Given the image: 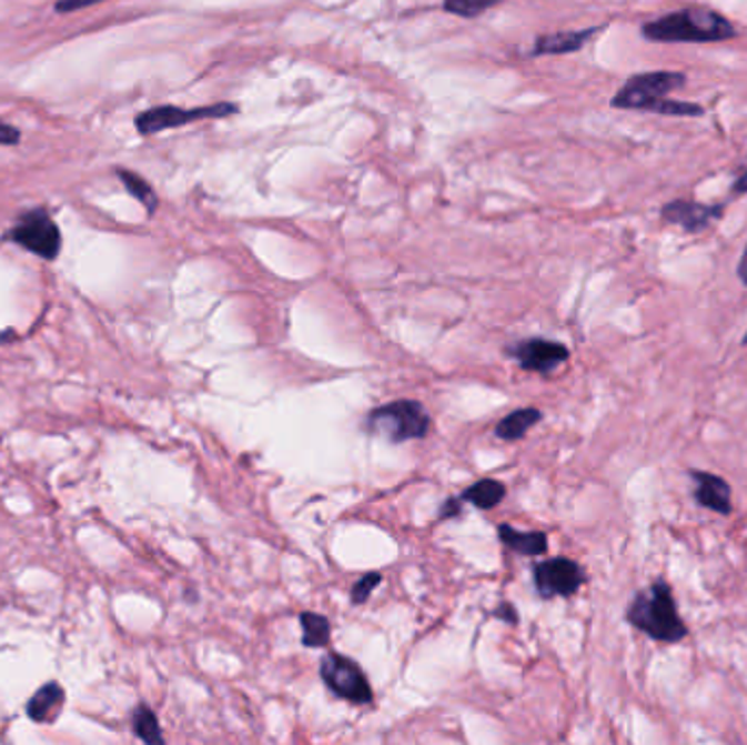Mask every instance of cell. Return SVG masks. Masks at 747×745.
Listing matches in <instances>:
<instances>
[{"label":"cell","instance_id":"1","mask_svg":"<svg viewBox=\"0 0 747 745\" xmlns=\"http://www.w3.org/2000/svg\"><path fill=\"white\" fill-rule=\"evenodd\" d=\"M640 33L645 40L663 44H708L735 38L737 29L726 16L715 9L686 7L645 22Z\"/></svg>","mask_w":747,"mask_h":745},{"label":"cell","instance_id":"2","mask_svg":"<svg viewBox=\"0 0 747 745\" xmlns=\"http://www.w3.org/2000/svg\"><path fill=\"white\" fill-rule=\"evenodd\" d=\"M625 618L632 627L660 643H679L688 634L676 608L672 586L663 580L654 582L649 591H640L634 597L625 612Z\"/></svg>","mask_w":747,"mask_h":745},{"label":"cell","instance_id":"3","mask_svg":"<svg viewBox=\"0 0 747 745\" xmlns=\"http://www.w3.org/2000/svg\"><path fill=\"white\" fill-rule=\"evenodd\" d=\"M431 417L426 409L415 401H396L378 406L367 415V431L394 444L426 437Z\"/></svg>","mask_w":747,"mask_h":745},{"label":"cell","instance_id":"4","mask_svg":"<svg viewBox=\"0 0 747 745\" xmlns=\"http://www.w3.org/2000/svg\"><path fill=\"white\" fill-rule=\"evenodd\" d=\"M684 83H686V74L676 72V70H654V72L634 74L612 97V108L654 112V108L663 99H667V94H672Z\"/></svg>","mask_w":747,"mask_h":745},{"label":"cell","instance_id":"5","mask_svg":"<svg viewBox=\"0 0 747 745\" xmlns=\"http://www.w3.org/2000/svg\"><path fill=\"white\" fill-rule=\"evenodd\" d=\"M9 241L22 245L44 261H55L62 250V234L47 210H29L7 234Z\"/></svg>","mask_w":747,"mask_h":745},{"label":"cell","instance_id":"6","mask_svg":"<svg viewBox=\"0 0 747 745\" xmlns=\"http://www.w3.org/2000/svg\"><path fill=\"white\" fill-rule=\"evenodd\" d=\"M239 112L236 103H212V105H204V108H178V105H158L151 108L142 114H138L134 125H137L138 134L151 135L166 132V130H175V128H184L193 121H202V119H225Z\"/></svg>","mask_w":747,"mask_h":745},{"label":"cell","instance_id":"7","mask_svg":"<svg viewBox=\"0 0 747 745\" xmlns=\"http://www.w3.org/2000/svg\"><path fill=\"white\" fill-rule=\"evenodd\" d=\"M322 679L326 686L347 702L354 704H370L372 702V686L363 670L352 663L350 658L340 656V654H329L322 665H320Z\"/></svg>","mask_w":747,"mask_h":745},{"label":"cell","instance_id":"8","mask_svg":"<svg viewBox=\"0 0 747 745\" xmlns=\"http://www.w3.org/2000/svg\"><path fill=\"white\" fill-rule=\"evenodd\" d=\"M534 582H536V591L544 600L571 597L582 588V584L586 582V575L577 562L568 557H553L536 566Z\"/></svg>","mask_w":747,"mask_h":745},{"label":"cell","instance_id":"9","mask_svg":"<svg viewBox=\"0 0 747 745\" xmlns=\"http://www.w3.org/2000/svg\"><path fill=\"white\" fill-rule=\"evenodd\" d=\"M509 352H512V356H516V361L523 370L538 372V374H551L571 354L566 345L541 338L523 339Z\"/></svg>","mask_w":747,"mask_h":745},{"label":"cell","instance_id":"10","mask_svg":"<svg viewBox=\"0 0 747 745\" xmlns=\"http://www.w3.org/2000/svg\"><path fill=\"white\" fill-rule=\"evenodd\" d=\"M721 212H724V205H706V203L676 200V202L663 205L660 217L667 223L679 225L686 232H701L713 221H717L721 217Z\"/></svg>","mask_w":747,"mask_h":745},{"label":"cell","instance_id":"11","mask_svg":"<svg viewBox=\"0 0 747 745\" xmlns=\"http://www.w3.org/2000/svg\"><path fill=\"white\" fill-rule=\"evenodd\" d=\"M690 476L695 481V501L697 505L713 510L721 516L733 514V487L726 483V479L704 471H690Z\"/></svg>","mask_w":747,"mask_h":745},{"label":"cell","instance_id":"12","mask_svg":"<svg viewBox=\"0 0 747 745\" xmlns=\"http://www.w3.org/2000/svg\"><path fill=\"white\" fill-rule=\"evenodd\" d=\"M599 29H584V31H562V33H548L541 36L534 44L532 56H566L584 49V44L597 33Z\"/></svg>","mask_w":747,"mask_h":745},{"label":"cell","instance_id":"13","mask_svg":"<svg viewBox=\"0 0 747 745\" xmlns=\"http://www.w3.org/2000/svg\"><path fill=\"white\" fill-rule=\"evenodd\" d=\"M64 704V691L60 684L42 686L27 704V713L36 722H51Z\"/></svg>","mask_w":747,"mask_h":745},{"label":"cell","instance_id":"14","mask_svg":"<svg viewBox=\"0 0 747 745\" xmlns=\"http://www.w3.org/2000/svg\"><path fill=\"white\" fill-rule=\"evenodd\" d=\"M541 420H543V413H541L538 409H532V406H527V409H518V411L509 413L507 417H503V420L496 424V435H498L501 440H507V442H512V440H521V437H525L527 431H529L534 424H538Z\"/></svg>","mask_w":747,"mask_h":745},{"label":"cell","instance_id":"15","mask_svg":"<svg viewBox=\"0 0 747 745\" xmlns=\"http://www.w3.org/2000/svg\"><path fill=\"white\" fill-rule=\"evenodd\" d=\"M498 536L509 548H514L521 555H541L548 548V541L543 532H518L509 525H501Z\"/></svg>","mask_w":747,"mask_h":745},{"label":"cell","instance_id":"16","mask_svg":"<svg viewBox=\"0 0 747 745\" xmlns=\"http://www.w3.org/2000/svg\"><path fill=\"white\" fill-rule=\"evenodd\" d=\"M505 492L507 490H505V485L501 481L481 479V481H476L471 487L464 490L462 499L468 501V503H473L478 510H492V507H496L503 501Z\"/></svg>","mask_w":747,"mask_h":745},{"label":"cell","instance_id":"17","mask_svg":"<svg viewBox=\"0 0 747 745\" xmlns=\"http://www.w3.org/2000/svg\"><path fill=\"white\" fill-rule=\"evenodd\" d=\"M302 625V643L306 647H324L331 641V623L326 616L317 612H302L300 614Z\"/></svg>","mask_w":747,"mask_h":745},{"label":"cell","instance_id":"18","mask_svg":"<svg viewBox=\"0 0 747 745\" xmlns=\"http://www.w3.org/2000/svg\"><path fill=\"white\" fill-rule=\"evenodd\" d=\"M117 173H119L121 182L125 184L128 193H130L132 198H137L138 202L147 208L149 214H153L155 208H158V195H155V191L151 189V184H149L147 180H142L138 173L128 171V169H119Z\"/></svg>","mask_w":747,"mask_h":745},{"label":"cell","instance_id":"19","mask_svg":"<svg viewBox=\"0 0 747 745\" xmlns=\"http://www.w3.org/2000/svg\"><path fill=\"white\" fill-rule=\"evenodd\" d=\"M134 733L142 742L147 744H162L164 737L160 733V724L158 717L153 715V711L149 706H138L134 711Z\"/></svg>","mask_w":747,"mask_h":745},{"label":"cell","instance_id":"20","mask_svg":"<svg viewBox=\"0 0 747 745\" xmlns=\"http://www.w3.org/2000/svg\"><path fill=\"white\" fill-rule=\"evenodd\" d=\"M498 2H503V0H444L442 9L446 13H453V16L471 20V18L485 13L487 9L496 7Z\"/></svg>","mask_w":747,"mask_h":745},{"label":"cell","instance_id":"21","mask_svg":"<svg viewBox=\"0 0 747 745\" xmlns=\"http://www.w3.org/2000/svg\"><path fill=\"white\" fill-rule=\"evenodd\" d=\"M381 580H383L381 573H367V575H363L354 584V588H352V604H365L370 600L372 591L381 584Z\"/></svg>","mask_w":747,"mask_h":745},{"label":"cell","instance_id":"22","mask_svg":"<svg viewBox=\"0 0 747 745\" xmlns=\"http://www.w3.org/2000/svg\"><path fill=\"white\" fill-rule=\"evenodd\" d=\"M103 0H58L55 9L60 13H69V11H77V9H83V7H92V4H99Z\"/></svg>","mask_w":747,"mask_h":745},{"label":"cell","instance_id":"23","mask_svg":"<svg viewBox=\"0 0 747 745\" xmlns=\"http://www.w3.org/2000/svg\"><path fill=\"white\" fill-rule=\"evenodd\" d=\"M18 142H20V132H18L13 125L0 121V144H4V147H13V144H18Z\"/></svg>","mask_w":747,"mask_h":745},{"label":"cell","instance_id":"24","mask_svg":"<svg viewBox=\"0 0 747 745\" xmlns=\"http://www.w3.org/2000/svg\"><path fill=\"white\" fill-rule=\"evenodd\" d=\"M462 503L464 499H448L446 505L442 507V519H455L462 514Z\"/></svg>","mask_w":747,"mask_h":745},{"label":"cell","instance_id":"25","mask_svg":"<svg viewBox=\"0 0 747 745\" xmlns=\"http://www.w3.org/2000/svg\"><path fill=\"white\" fill-rule=\"evenodd\" d=\"M496 616H498V618H505L507 623H516V621H518L516 610H514V606H509V604H503L501 608L496 610Z\"/></svg>","mask_w":747,"mask_h":745},{"label":"cell","instance_id":"26","mask_svg":"<svg viewBox=\"0 0 747 745\" xmlns=\"http://www.w3.org/2000/svg\"><path fill=\"white\" fill-rule=\"evenodd\" d=\"M737 273H739V280H741V282H744V284L747 286V245L746 250H744V256H741V261H739Z\"/></svg>","mask_w":747,"mask_h":745},{"label":"cell","instance_id":"27","mask_svg":"<svg viewBox=\"0 0 747 745\" xmlns=\"http://www.w3.org/2000/svg\"><path fill=\"white\" fill-rule=\"evenodd\" d=\"M733 193L735 195H744V193H747V171L735 182V187H733Z\"/></svg>","mask_w":747,"mask_h":745},{"label":"cell","instance_id":"28","mask_svg":"<svg viewBox=\"0 0 747 745\" xmlns=\"http://www.w3.org/2000/svg\"><path fill=\"white\" fill-rule=\"evenodd\" d=\"M741 343H744V345H747V333L746 335H744V341H741Z\"/></svg>","mask_w":747,"mask_h":745}]
</instances>
